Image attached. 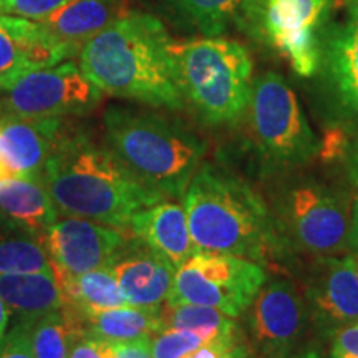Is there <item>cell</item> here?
<instances>
[{
	"mask_svg": "<svg viewBox=\"0 0 358 358\" xmlns=\"http://www.w3.org/2000/svg\"><path fill=\"white\" fill-rule=\"evenodd\" d=\"M173 38L158 17L129 10L80 50V69L106 95L153 108H186Z\"/></svg>",
	"mask_w": 358,
	"mask_h": 358,
	"instance_id": "6da1fadb",
	"label": "cell"
},
{
	"mask_svg": "<svg viewBox=\"0 0 358 358\" xmlns=\"http://www.w3.org/2000/svg\"><path fill=\"white\" fill-rule=\"evenodd\" d=\"M42 182L62 214L122 231L134 213L166 201L143 186L105 141L66 128L45 164Z\"/></svg>",
	"mask_w": 358,
	"mask_h": 358,
	"instance_id": "7a4b0ae2",
	"label": "cell"
},
{
	"mask_svg": "<svg viewBox=\"0 0 358 358\" xmlns=\"http://www.w3.org/2000/svg\"><path fill=\"white\" fill-rule=\"evenodd\" d=\"M196 248L267 264L289 256L271 208L252 186L214 164H201L182 196Z\"/></svg>",
	"mask_w": 358,
	"mask_h": 358,
	"instance_id": "3957f363",
	"label": "cell"
},
{
	"mask_svg": "<svg viewBox=\"0 0 358 358\" xmlns=\"http://www.w3.org/2000/svg\"><path fill=\"white\" fill-rule=\"evenodd\" d=\"M105 145L143 186L164 199L185 196L208 145L179 120L111 106L103 115Z\"/></svg>",
	"mask_w": 358,
	"mask_h": 358,
	"instance_id": "277c9868",
	"label": "cell"
},
{
	"mask_svg": "<svg viewBox=\"0 0 358 358\" xmlns=\"http://www.w3.org/2000/svg\"><path fill=\"white\" fill-rule=\"evenodd\" d=\"M176 78L185 106L213 128L244 120L252 88L254 64L243 43L199 37L173 43Z\"/></svg>",
	"mask_w": 358,
	"mask_h": 358,
	"instance_id": "5b68a950",
	"label": "cell"
},
{
	"mask_svg": "<svg viewBox=\"0 0 358 358\" xmlns=\"http://www.w3.org/2000/svg\"><path fill=\"white\" fill-rule=\"evenodd\" d=\"M244 120L254 155L268 173L294 171L319 156L320 140L297 93L275 71H264L252 80Z\"/></svg>",
	"mask_w": 358,
	"mask_h": 358,
	"instance_id": "8992f818",
	"label": "cell"
},
{
	"mask_svg": "<svg viewBox=\"0 0 358 358\" xmlns=\"http://www.w3.org/2000/svg\"><path fill=\"white\" fill-rule=\"evenodd\" d=\"M277 232L290 252L329 257L347 250L352 204L343 191L313 178H294L275 189Z\"/></svg>",
	"mask_w": 358,
	"mask_h": 358,
	"instance_id": "52a82bcc",
	"label": "cell"
},
{
	"mask_svg": "<svg viewBox=\"0 0 358 358\" xmlns=\"http://www.w3.org/2000/svg\"><path fill=\"white\" fill-rule=\"evenodd\" d=\"M334 3L335 0H243L234 25L249 40L287 62L299 77L312 78Z\"/></svg>",
	"mask_w": 358,
	"mask_h": 358,
	"instance_id": "ba28073f",
	"label": "cell"
},
{
	"mask_svg": "<svg viewBox=\"0 0 358 358\" xmlns=\"http://www.w3.org/2000/svg\"><path fill=\"white\" fill-rule=\"evenodd\" d=\"M264 266L244 257L198 250L174 274L168 306H203L243 315L266 284Z\"/></svg>",
	"mask_w": 358,
	"mask_h": 358,
	"instance_id": "9c48e42d",
	"label": "cell"
},
{
	"mask_svg": "<svg viewBox=\"0 0 358 358\" xmlns=\"http://www.w3.org/2000/svg\"><path fill=\"white\" fill-rule=\"evenodd\" d=\"M0 93V113L40 120L85 115L103 95L70 60L30 71Z\"/></svg>",
	"mask_w": 358,
	"mask_h": 358,
	"instance_id": "30bf717a",
	"label": "cell"
},
{
	"mask_svg": "<svg viewBox=\"0 0 358 358\" xmlns=\"http://www.w3.org/2000/svg\"><path fill=\"white\" fill-rule=\"evenodd\" d=\"M325 122L352 133L358 128V19L330 22L322 35L312 77Z\"/></svg>",
	"mask_w": 358,
	"mask_h": 358,
	"instance_id": "8fae6325",
	"label": "cell"
},
{
	"mask_svg": "<svg viewBox=\"0 0 358 358\" xmlns=\"http://www.w3.org/2000/svg\"><path fill=\"white\" fill-rule=\"evenodd\" d=\"M250 340L262 358L302 347L310 325L306 297L290 280L264 284L248 310Z\"/></svg>",
	"mask_w": 358,
	"mask_h": 358,
	"instance_id": "7c38bea8",
	"label": "cell"
},
{
	"mask_svg": "<svg viewBox=\"0 0 358 358\" xmlns=\"http://www.w3.org/2000/svg\"><path fill=\"white\" fill-rule=\"evenodd\" d=\"M124 231L85 217H58L42 234L52 268L80 275L106 267L124 241Z\"/></svg>",
	"mask_w": 358,
	"mask_h": 358,
	"instance_id": "4fadbf2b",
	"label": "cell"
},
{
	"mask_svg": "<svg viewBox=\"0 0 358 358\" xmlns=\"http://www.w3.org/2000/svg\"><path fill=\"white\" fill-rule=\"evenodd\" d=\"M310 324L330 340L343 327L358 324V279L350 256L319 257L306 287Z\"/></svg>",
	"mask_w": 358,
	"mask_h": 358,
	"instance_id": "5bb4252c",
	"label": "cell"
},
{
	"mask_svg": "<svg viewBox=\"0 0 358 358\" xmlns=\"http://www.w3.org/2000/svg\"><path fill=\"white\" fill-rule=\"evenodd\" d=\"M108 267L129 306L159 308L166 303L176 268L140 237H124Z\"/></svg>",
	"mask_w": 358,
	"mask_h": 358,
	"instance_id": "9a60e30c",
	"label": "cell"
},
{
	"mask_svg": "<svg viewBox=\"0 0 358 358\" xmlns=\"http://www.w3.org/2000/svg\"><path fill=\"white\" fill-rule=\"evenodd\" d=\"M129 10L127 0H70L35 22L66 60L78 55L85 43Z\"/></svg>",
	"mask_w": 358,
	"mask_h": 358,
	"instance_id": "2e32d148",
	"label": "cell"
},
{
	"mask_svg": "<svg viewBox=\"0 0 358 358\" xmlns=\"http://www.w3.org/2000/svg\"><path fill=\"white\" fill-rule=\"evenodd\" d=\"M62 118H22L0 113V156L19 178L42 179L62 133Z\"/></svg>",
	"mask_w": 358,
	"mask_h": 358,
	"instance_id": "e0dca14e",
	"label": "cell"
},
{
	"mask_svg": "<svg viewBox=\"0 0 358 358\" xmlns=\"http://www.w3.org/2000/svg\"><path fill=\"white\" fill-rule=\"evenodd\" d=\"M64 60L37 22L0 13V92L30 71Z\"/></svg>",
	"mask_w": 358,
	"mask_h": 358,
	"instance_id": "ac0fdd59",
	"label": "cell"
},
{
	"mask_svg": "<svg viewBox=\"0 0 358 358\" xmlns=\"http://www.w3.org/2000/svg\"><path fill=\"white\" fill-rule=\"evenodd\" d=\"M129 231L178 268L198 252L192 241L185 206L161 201L140 209L129 219Z\"/></svg>",
	"mask_w": 358,
	"mask_h": 358,
	"instance_id": "d6986e66",
	"label": "cell"
},
{
	"mask_svg": "<svg viewBox=\"0 0 358 358\" xmlns=\"http://www.w3.org/2000/svg\"><path fill=\"white\" fill-rule=\"evenodd\" d=\"M0 295L17 320L35 322L65 306L64 292L52 272H20L0 275Z\"/></svg>",
	"mask_w": 358,
	"mask_h": 358,
	"instance_id": "ffe728a7",
	"label": "cell"
},
{
	"mask_svg": "<svg viewBox=\"0 0 358 358\" xmlns=\"http://www.w3.org/2000/svg\"><path fill=\"white\" fill-rule=\"evenodd\" d=\"M0 213L42 236L57 222L60 211L42 179L12 178L0 185Z\"/></svg>",
	"mask_w": 358,
	"mask_h": 358,
	"instance_id": "44dd1931",
	"label": "cell"
},
{
	"mask_svg": "<svg viewBox=\"0 0 358 358\" xmlns=\"http://www.w3.org/2000/svg\"><path fill=\"white\" fill-rule=\"evenodd\" d=\"M53 274L64 292L65 306L77 312L80 319L88 313L129 306L108 266L80 275H69L53 268Z\"/></svg>",
	"mask_w": 358,
	"mask_h": 358,
	"instance_id": "7402d4cb",
	"label": "cell"
},
{
	"mask_svg": "<svg viewBox=\"0 0 358 358\" xmlns=\"http://www.w3.org/2000/svg\"><path fill=\"white\" fill-rule=\"evenodd\" d=\"M83 330L93 337L108 342H136L150 340L163 330L159 308L120 307L82 317Z\"/></svg>",
	"mask_w": 358,
	"mask_h": 358,
	"instance_id": "603a6c76",
	"label": "cell"
},
{
	"mask_svg": "<svg viewBox=\"0 0 358 358\" xmlns=\"http://www.w3.org/2000/svg\"><path fill=\"white\" fill-rule=\"evenodd\" d=\"M52 271V261L42 236L34 234L0 213V275Z\"/></svg>",
	"mask_w": 358,
	"mask_h": 358,
	"instance_id": "cb8c5ba5",
	"label": "cell"
},
{
	"mask_svg": "<svg viewBox=\"0 0 358 358\" xmlns=\"http://www.w3.org/2000/svg\"><path fill=\"white\" fill-rule=\"evenodd\" d=\"M243 0H161L179 29L199 37H222L234 25Z\"/></svg>",
	"mask_w": 358,
	"mask_h": 358,
	"instance_id": "d4e9b609",
	"label": "cell"
},
{
	"mask_svg": "<svg viewBox=\"0 0 358 358\" xmlns=\"http://www.w3.org/2000/svg\"><path fill=\"white\" fill-rule=\"evenodd\" d=\"M161 322L163 330H187L203 337L208 342L227 338L239 334L236 320L217 308L203 306H168L161 307Z\"/></svg>",
	"mask_w": 358,
	"mask_h": 358,
	"instance_id": "484cf974",
	"label": "cell"
},
{
	"mask_svg": "<svg viewBox=\"0 0 358 358\" xmlns=\"http://www.w3.org/2000/svg\"><path fill=\"white\" fill-rule=\"evenodd\" d=\"M82 330V319L66 306L40 317L32 324L35 358H69L71 342Z\"/></svg>",
	"mask_w": 358,
	"mask_h": 358,
	"instance_id": "4316f807",
	"label": "cell"
},
{
	"mask_svg": "<svg viewBox=\"0 0 358 358\" xmlns=\"http://www.w3.org/2000/svg\"><path fill=\"white\" fill-rule=\"evenodd\" d=\"M204 343L208 340L194 332L166 329L150 338V350L153 358H182Z\"/></svg>",
	"mask_w": 358,
	"mask_h": 358,
	"instance_id": "83f0119b",
	"label": "cell"
},
{
	"mask_svg": "<svg viewBox=\"0 0 358 358\" xmlns=\"http://www.w3.org/2000/svg\"><path fill=\"white\" fill-rule=\"evenodd\" d=\"M34 322L17 320L0 338V358H35L32 348Z\"/></svg>",
	"mask_w": 358,
	"mask_h": 358,
	"instance_id": "f1b7e54d",
	"label": "cell"
},
{
	"mask_svg": "<svg viewBox=\"0 0 358 358\" xmlns=\"http://www.w3.org/2000/svg\"><path fill=\"white\" fill-rule=\"evenodd\" d=\"M69 2L70 0H0V13L40 20Z\"/></svg>",
	"mask_w": 358,
	"mask_h": 358,
	"instance_id": "f546056e",
	"label": "cell"
},
{
	"mask_svg": "<svg viewBox=\"0 0 358 358\" xmlns=\"http://www.w3.org/2000/svg\"><path fill=\"white\" fill-rule=\"evenodd\" d=\"M69 358H113L111 342L93 337L82 330L71 342Z\"/></svg>",
	"mask_w": 358,
	"mask_h": 358,
	"instance_id": "4dcf8cb0",
	"label": "cell"
},
{
	"mask_svg": "<svg viewBox=\"0 0 358 358\" xmlns=\"http://www.w3.org/2000/svg\"><path fill=\"white\" fill-rule=\"evenodd\" d=\"M330 358H358V324L343 327L330 338Z\"/></svg>",
	"mask_w": 358,
	"mask_h": 358,
	"instance_id": "1f68e13d",
	"label": "cell"
},
{
	"mask_svg": "<svg viewBox=\"0 0 358 358\" xmlns=\"http://www.w3.org/2000/svg\"><path fill=\"white\" fill-rule=\"evenodd\" d=\"M342 163L345 166L347 179L352 186L358 187V128L348 133V140L343 151Z\"/></svg>",
	"mask_w": 358,
	"mask_h": 358,
	"instance_id": "d6a6232c",
	"label": "cell"
},
{
	"mask_svg": "<svg viewBox=\"0 0 358 358\" xmlns=\"http://www.w3.org/2000/svg\"><path fill=\"white\" fill-rule=\"evenodd\" d=\"M113 358H153L150 350V340L136 342H111Z\"/></svg>",
	"mask_w": 358,
	"mask_h": 358,
	"instance_id": "836d02e7",
	"label": "cell"
},
{
	"mask_svg": "<svg viewBox=\"0 0 358 358\" xmlns=\"http://www.w3.org/2000/svg\"><path fill=\"white\" fill-rule=\"evenodd\" d=\"M347 250L350 254L358 256V196L352 203L350 226H348V236H347Z\"/></svg>",
	"mask_w": 358,
	"mask_h": 358,
	"instance_id": "e575fe53",
	"label": "cell"
},
{
	"mask_svg": "<svg viewBox=\"0 0 358 358\" xmlns=\"http://www.w3.org/2000/svg\"><path fill=\"white\" fill-rule=\"evenodd\" d=\"M267 358H322V352L319 347L306 345V343H303L302 347L295 348V350H292V352L282 353V355L267 357Z\"/></svg>",
	"mask_w": 358,
	"mask_h": 358,
	"instance_id": "d590c367",
	"label": "cell"
},
{
	"mask_svg": "<svg viewBox=\"0 0 358 358\" xmlns=\"http://www.w3.org/2000/svg\"><path fill=\"white\" fill-rule=\"evenodd\" d=\"M7 325H8V307L6 306V302H3L2 295H0V338L6 335Z\"/></svg>",
	"mask_w": 358,
	"mask_h": 358,
	"instance_id": "8d00e7d4",
	"label": "cell"
},
{
	"mask_svg": "<svg viewBox=\"0 0 358 358\" xmlns=\"http://www.w3.org/2000/svg\"><path fill=\"white\" fill-rule=\"evenodd\" d=\"M12 178H19L15 173H13V169L8 166V164L3 161L2 156H0V185H2L3 181H8V179Z\"/></svg>",
	"mask_w": 358,
	"mask_h": 358,
	"instance_id": "74e56055",
	"label": "cell"
},
{
	"mask_svg": "<svg viewBox=\"0 0 358 358\" xmlns=\"http://www.w3.org/2000/svg\"><path fill=\"white\" fill-rule=\"evenodd\" d=\"M343 8H345L347 17L358 19V0H343Z\"/></svg>",
	"mask_w": 358,
	"mask_h": 358,
	"instance_id": "f35d334b",
	"label": "cell"
},
{
	"mask_svg": "<svg viewBox=\"0 0 358 358\" xmlns=\"http://www.w3.org/2000/svg\"><path fill=\"white\" fill-rule=\"evenodd\" d=\"M350 261H352L353 271H355V274H357V279H358V256H355V254H350Z\"/></svg>",
	"mask_w": 358,
	"mask_h": 358,
	"instance_id": "ab89813d",
	"label": "cell"
}]
</instances>
